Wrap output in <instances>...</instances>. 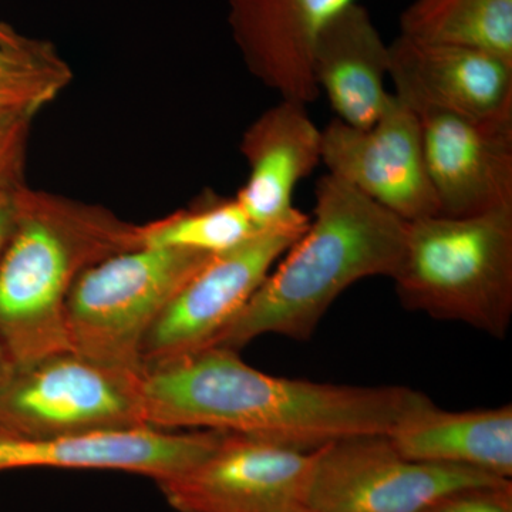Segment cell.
Returning a JSON list of instances; mask_svg holds the SVG:
<instances>
[{"instance_id": "6da1fadb", "label": "cell", "mask_w": 512, "mask_h": 512, "mask_svg": "<svg viewBox=\"0 0 512 512\" xmlns=\"http://www.w3.org/2000/svg\"><path fill=\"white\" fill-rule=\"evenodd\" d=\"M144 420L158 430L244 434L302 451L387 436L424 399L404 386H345L266 375L237 350L205 348L141 369Z\"/></svg>"}, {"instance_id": "7a4b0ae2", "label": "cell", "mask_w": 512, "mask_h": 512, "mask_svg": "<svg viewBox=\"0 0 512 512\" xmlns=\"http://www.w3.org/2000/svg\"><path fill=\"white\" fill-rule=\"evenodd\" d=\"M407 222L326 174L315 187L313 220L211 346L239 350L264 335L305 342L346 289L393 278ZM208 346V348H211Z\"/></svg>"}, {"instance_id": "3957f363", "label": "cell", "mask_w": 512, "mask_h": 512, "mask_svg": "<svg viewBox=\"0 0 512 512\" xmlns=\"http://www.w3.org/2000/svg\"><path fill=\"white\" fill-rule=\"evenodd\" d=\"M15 224L0 256V346L12 366L72 349L66 305L77 279L137 248V225L97 205L29 190L15 194Z\"/></svg>"}, {"instance_id": "277c9868", "label": "cell", "mask_w": 512, "mask_h": 512, "mask_svg": "<svg viewBox=\"0 0 512 512\" xmlns=\"http://www.w3.org/2000/svg\"><path fill=\"white\" fill-rule=\"evenodd\" d=\"M392 279L409 311L504 338L512 318V210L407 222Z\"/></svg>"}, {"instance_id": "5b68a950", "label": "cell", "mask_w": 512, "mask_h": 512, "mask_svg": "<svg viewBox=\"0 0 512 512\" xmlns=\"http://www.w3.org/2000/svg\"><path fill=\"white\" fill-rule=\"evenodd\" d=\"M215 255L137 247L84 271L70 291L66 326L76 352L141 372L148 330L177 292Z\"/></svg>"}, {"instance_id": "8992f818", "label": "cell", "mask_w": 512, "mask_h": 512, "mask_svg": "<svg viewBox=\"0 0 512 512\" xmlns=\"http://www.w3.org/2000/svg\"><path fill=\"white\" fill-rule=\"evenodd\" d=\"M148 427L141 372L62 350L12 366L0 386V431L77 437Z\"/></svg>"}, {"instance_id": "52a82bcc", "label": "cell", "mask_w": 512, "mask_h": 512, "mask_svg": "<svg viewBox=\"0 0 512 512\" xmlns=\"http://www.w3.org/2000/svg\"><path fill=\"white\" fill-rule=\"evenodd\" d=\"M501 481L473 468L409 460L387 436L350 437L316 450L306 508L423 512L454 491Z\"/></svg>"}, {"instance_id": "ba28073f", "label": "cell", "mask_w": 512, "mask_h": 512, "mask_svg": "<svg viewBox=\"0 0 512 512\" xmlns=\"http://www.w3.org/2000/svg\"><path fill=\"white\" fill-rule=\"evenodd\" d=\"M315 457L316 450L224 433L201 461L158 487L180 512H299Z\"/></svg>"}, {"instance_id": "9c48e42d", "label": "cell", "mask_w": 512, "mask_h": 512, "mask_svg": "<svg viewBox=\"0 0 512 512\" xmlns=\"http://www.w3.org/2000/svg\"><path fill=\"white\" fill-rule=\"evenodd\" d=\"M306 229L259 232L202 266L148 330L141 369L211 346Z\"/></svg>"}, {"instance_id": "30bf717a", "label": "cell", "mask_w": 512, "mask_h": 512, "mask_svg": "<svg viewBox=\"0 0 512 512\" xmlns=\"http://www.w3.org/2000/svg\"><path fill=\"white\" fill-rule=\"evenodd\" d=\"M322 163L328 174L400 220L440 214L427 175L419 117L393 93L372 127L333 120L322 131Z\"/></svg>"}, {"instance_id": "8fae6325", "label": "cell", "mask_w": 512, "mask_h": 512, "mask_svg": "<svg viewBox=\"0 0 512 512\" xmlns=\"http://www.w3.org/2000/svg\"><path fill=\"white\" fill-rule=\"evenodd\" d=\"M427 175L441 215L512 210V119L417 114Z\"/></svg>"}, {"instance_id": "7c38bea8", "label": "cell", "mask_w": 512, "mask_h": 512, "mask_svg": "<svg viewBox=\"0 0 512 512\" xmlns=\"http://www.w3.org/2000/svg\"><path fill=\"white\" fill-rule=\"evenodd\" d=\"M221 431L153 427L77 437H23L0 431V473L23 468L114 470L153 478L180 476L217 446Z\"/></svg>"}, {"instance_id": "4fadbf2b", "label": "cell", "mask_w": 512, "mask_h": 512, "mask_svg": "<svg viewBox=\"0 0 512 512\" xmlns=\"http://www.w3.org/2000/svg\"><path fill=\"white\" fill-rule=\"evenodd\" d=\"M394 96L414 113L512 119V64L466 47L400 35L389 45Z\"/></svg>"}, {"instance_id": "5bb4252c", "label": "cell", "mask_w": 512, "mask_h": 512, "mask_svg": "<svg viewBox=\"0 0 512 512\" xmlns=\"http://www.w3.org/2000/svg\"><path fill=\"white\" fill-rule=\"evenodd\" d=\"M356 0H228V23L245 66L281 100L315 103L316 43L330 18Z\"/></svg>"}, {"instance_id": "9a60e30c", "label": "cell", "mask_w": 512, "mask_h": 512, "mask_svg": "<svg viewBox=\"0 0 512 512\" xmlns=\"http://www.w3.org/2000/svg\"><path fill=\"white\" fill-rule=\"evenodd\" d=\"M241 153L249 165L237 201L259 232L309 227L311 218L293 205V192L322 163V130L305 104L281 100L245 130Z\"/></svg>"}, {"instance_id": "2e32d148", "label": "cell", "mask_w": 512, "mask_h": 512, "mask_svg": "<svg viewBox=\"0 0 512 512\" xmlns=\"http://www.w3.org/2000/svg\"><path fill=\"white\" fill-rule=\"evenodd\" d=\"M389 45L369 10L357 2L339 10L320 32L313 55V77L338 120L369 128L389 104Z\"/></svg>"}, {"instance_id": "e0dca14e", "label": "cell", "mask_w": 512, "mask_h": 512, "mask_svg": "<svg viewBox=\"0 0 512 512\" xmlns=\"http://www.w3.org/2000/svg\"><path fill=\"white\" fill-rule=\"evenodd\" d=\"M403 457L512 477V407L450 412L429 397L403 414L387 434Z\"/></svg>"}, {"instance_id": "ac0fdd59", "label": "cell", "mask_w": 512, "mask_h": 512, "mask_svg": "<svg viewBox=\"0 0 512 512\" xmlns=\"http://www.w3.org/2000/svg\"><path fill=\"white\" fill-rule=\"evenodd\" d=\"M400 35L478 50L512 64V0H414Z\"/></svg>"}, {"instance_id": "d6986e66", "label": "cell", "mask_w": 512, "mask_h": 512, "mask_svg": "<svg viewBox=\"0 0 512 512\" xmlns=\"http://www.w3.org/2000/svg\"><path fill=\"white\" fill-rule=\"evenodd\" d=\"M72 80V67L49 42L0 43V119L33 120Z\"/></svg>"}, {"instance_id": "ffe728a7", "label": "cell", "mask_w": 512, "mask_h": 512, "mask_svg": "<svg viewBox=\"0 0 512 512\" xmlns=\"http://www.w3.org/2000/svg\"><path fill=\"white\" fill-rule=\"evenodd\" d=\"M259 234L241 204L208 200L192 210L137 227L138 247L177 248L220 255Z\"/></svg>"}, {"instance_id": "44dd1931", "label": "cell", "mask_w": 512, "mask_h": 512, "mask_svg": "<svg viewBox=\"0 0 512 512\" xmlns=\"http://www.w3.org/2000/svg\"><path fill=\"white\" fill-rule=\"evenodd\" d=\"M423 512H512L511 480L454 491Z\"/></svg>"}, {"instance_id": "7402d4cb", "label": "cell", "mask_w": 512, "mask_h": 512, "mask_svg": "<svg viewBox=\"0 0 512 512\" xmlns=\"http://www.w3.org/2000/svg\"><path fill=\"white\" fill-rule=\"evenodd\" d=\"M30 121L0 119V192L23 187Z\"/></svg>"}, {"instance_id": "603a6c76", "label": "cell", "mask_w": 512, "mask_h": 512, "mask_svg": "<svg viewBox=\"0 0 512 512\" xmlns=\"http://www.w3.org/2000/svg\"><path fill=\"white\" fill-rule=\"evenodd\" d=\"M16 191L0 192V256L5 251L12 234L13 224H15Z\"/></svg>"}, {"instance_id": "cb8c5ba5", "label": "cell", "mask_w": 512, "mask_h": 512, "mask_svg": "<svg viewBox=\"0 0 512 512\" xmlns=\"http://www.w3.org/2000/svg\"><path fill=\"white\" fill-rule=\"evenodd\" d=\"M28 37L20 35L15 29L10 28L6 23L0 22V43L6 45H20L25 42Z\"/></svg>"}, {"instance_id": "d4e9b609", "label": "cell", "mask_w": 512, "mask_h": 512, "mask_svg": "<svg viewBox=\"0 0 512 512\" xmlns=\"http://www.w3.org/2000/svg\"><path fill=\"white\" fill-rule=\"evenodd\" d=\"M10 369H12V363H10L8 355L5 350L0 346V386L5 382L6 376L9 375Z\"/></svg>"}, {"instance_id": "484cf974", "label": "cell", "mask_w": 512, "mask_h": 512, "mask_svg": "<svg viewBox=\"0 0 512 512\" xmlns=\"http://www.w3.org/2000/svg\"><path fill=\"white\" fill-rule=\"evenodd\" d=\"M299 512H313L311 510H308V508H305V510L299 511Z\"/></svg>"}]
</instances>
